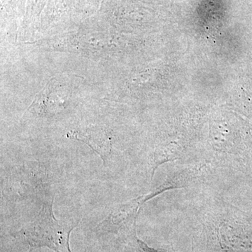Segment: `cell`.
I'll list each match as a JSON object with an SVG mask.
<instances>
[{"label":"cell","mask_w":252,"mask_h":252,"mask_svg":"<svg viewBox=\"0 0 252 252\" xmlns=\"http://www.w3.org/2000/svg\"><path fill=\"white\" fill-rule=\"evenodd\" d=\"M53 203L54 198L44 202L40 211L20 231L29 245V252L42 247H47L56 252H71L69 235L77 223L56 220Z\"/></svg>","instance_id":"6da1fadb"},{"label":"cell","mask_w":252,"mask_h":252,"mask_svg":"<svg viewBox=\"0 0 252 252\" xmlns=\"http://www.w3.org/2000/svg\"><path fill=\"white\" fill-rule=\"evenodd\" d=\"M69 138L81 141L87 144L106 162L111 153L112 144L105 131L98 127H86L78 128L68 132Z\"/></svg>","instance_id":"7a4b0ae2"},{"label":"cell","mask_w":252,"mask_h":252,"mask_svg":"<svg viewBox=\"0 0 252 252\" xmlns=\"http://www.w3.org/2000/svg\"><path fill=\"white\" fill-rule=\"evenodd\" d=\"M238 109L245 116L252 117V81L248 83L244 89L243 95L240 99Z\"/></svg>","instance_id":"3957f363"}]
</instances>
